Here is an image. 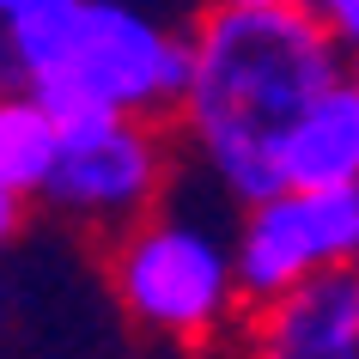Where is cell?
Returning a JSON list of instances; mask_svg holds the SVG:
<instances>
[{
    "label": "cell",
    "instance_id": "5bb4252c",
    "mask_svg": "<svg viewBox=\"0 0 359 359\" xmlns=\"http://www.w3.org/2000/svg\"><path fill=\"white\" fill-rule=\"evenodd\" d=\"M347 79H353V92H359V55H353V61H347Z\"/></svg>",
    "mask_w": 359,
    "mask_h": 359
},
{
    "label": "cell",
    "instance_id": "5b68a950",
    "mask_svg": "<svg viewBox=\"0 0 359 359\" xmlns=\"http://www.w3.org/2000/svg\"><path fill=\"white\" fill-rule=\"evenodd\" d=\"M231 256L250 304L280 299L335 268H359V183H323V189L286 183L238 208Z\"/></svg>",
    "mask_w": 359,
    "mask_h": 359
},
{
    "label": "cell",
    "instance_id": "30bf717a",
    "mask_svg": "<svg viewBox=\"0 0 359 359\" xmlns=\"http://www.w3.org/2000/svg\"><path fill=\"white\" fill-rule=\"evenodd\" d=\"M25 219H31V195L13 189V183L0 177V256H6V250L25 238Z\"/></svg>",
    "mask_w": 359,
    "mask_h": 359
},
{
    "label": "cell",
    "instance_id": "3957f363",
    "mask_svg": "<svg viewBox=\"0 0 359 359\" xmlns=\"http://www.w3.org/2000/svg\"><path fill=\"white\" fill-rule=\"evenodd\" d=\"M195 55V19H165L147 0H79L49 74L31 92L55 116L122 110L177 122Z\"/></svg>",
    "mask_w": 359,
    "mask_h": 359
},
{
    "label": "cell",
    "instance_id": "277c9868",
    "mask_svg": "<svg viewBox=\"0 0 359 359\" xmlns=\"http://www.w3.org/2000/svg\"><path fill=\"white\" fill-rule=\"evenodd\" d=\"M170 177H177L170 122L122 110H74L61 116V158L37 201L86 238H116L152 208H165Z\"/></svg>",
    "mask_w": 359,
    "mask_h": 359
},
{
    "label": "cell",
    "instance_id": "8fae6325",
    "mask_svg": "<svg viewBox=\"0 0 359 359\" xmlns=\"http://www.w3.org/2000/svg\"><path fill=\"white\" fill-rule=\"evenodd\" d=\"M31 6H43V0H0V25H13L19 13H31Z\"/></svg>",
    "mask_w": 359,
    "mask_h": 359
},
{
    "label": "cell",
    "instance_id": "52a82bcc",
    "mask_svg": "<svg viewBox=\"0 0 359 359\" xmlns=\"http://www.w3.org/2000/svg\"><path fill=\"white\" fill-rule=\"evenodd\" d=\"M280 177L292 189L359 183V92H353V79H335L292 122V134L280 147Z\"/></svg>",
    "mask_w": 359,
    "mask_h": 359
},
{
    "label": "cell",
    "instance_id": "4fadbf2b",
    "mask_svg": "<svg viewBox=\"0 0 359 359\" xmlns=\"http://www.w3.org/2000/svg\"><path fill=\"white\" fill-rule=\"evenodd\" d=\"M6 311H13V292H6V286H0V323H6Z\"/></svg>",
    "mask_w": 359,
    "mask_h": 359
},
{
    "label": "cell",
    "instance_id": "ba28073f",
    "mask_svg": "<svg viewBox=\"0 0 359 359\" xmlns=\"http://www.w3.org/2000/svg\"><path fill=\"white\" fill-rule=\"evenodd\" d=\"M55 158H61V116L25 86H0V177L37 201Z\"/></svg>",
    "mask_w": 359,
    "mask_h": 359
},
{
    "label": "cell",
    "instance_id": "7c38bea8",
    "mask_svg": "<svg viewBox=\"0 0 359 359\" xmlns=\"http://www.w3.org/2000/svg\"><path fill=\"white\" fill-rule=\"evenodd\" d=\"M195 6H292V0H195Z\"/></svg>",
    "mask_w": 359,
    "mask_h": 359
},
{
    "label": "cell",
    "instance_id": "7a4b0ae2",
    "mask_svg": "<svg viewBox=\"0 0 359 359\" xmlns=\"http://www.w3.org/2000/svg\"><path fill=\"white\" fill-rule=\"evenodd\" d=\"M104 274H110L116 311L158 347L208 353L219 341H238L250 317L231 231L183 208H152L147 219L116 231Z\"/></svg>",
    "mask_w": 359,
    "mask_h": 359
},
{
    "label": "cell",
    "instance_id": "9c48e42d",
    "mask_svg": "<svg viewBox=\"0 0 359 359\" xmlns=\"http://www.w3.org/2000/svg\"><path fill=\"white\" fill-rule=\"evenodd\" d=\"M304 6L317 13L323 31H329V37L347 49V61H353L359 55V0H304Z\"/></svg>",
    "mask_w": 359,
    "mask_h": 359
},
{
    "label": "cell",
    "instance_id": "6da1fadb",
    "mask_svg": "<svg viewBox=\"0 0 359 359\" xmlns=\"http://www.w3.org/2000/svg\"><path fill=\"white\" fill-rule=\"evenodd\" d=\"M335 79H347V49L304 0L195 6V55L177 104V140L231 208H250L286 189V134Z\"/></svg>",
    "mask_w": 359,
    "mask_h": 359
},
{
    "label": "cell",
    "instance_id": "8992f818",
    "mask_svg": "<svg viewBox=\"0 0 359 359\" xmlns=\"http://www.w3.org/2000/svg\"><path fill=\"white\" fill-rule=\"evenodd\" d=\"M238 359H359V268H335L250 304Z\"/></svg>",
    "mask_w": 359,
    "mask_h": 359
}]
</instances>
